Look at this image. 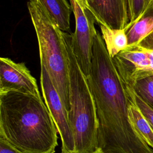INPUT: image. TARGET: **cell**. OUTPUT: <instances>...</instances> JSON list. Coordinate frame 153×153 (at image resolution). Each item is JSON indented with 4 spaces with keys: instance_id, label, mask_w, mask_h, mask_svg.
Listing matches in <instances>:
<instances>
[{
    "instance_id": "cell-1",
    "label": "cell",
    "mask_w": 153,
    "mask_h": 153,
    "mask_svg": "<svg viewBox=\"0 0 153 153\" xmlns=\"http://www.w3.org/2000/svg\"><path fill=\"white\" fill-rule=\"evenodd\" d=\"M57 129L41 97L0 93V138L22 153H54Z\"/></svg>"
},
{
    "instance_id": "cell-2",
    "label": "cell",
    "mask_w": 153,
    "mask_h": 153,
    "mask_svg": "<svg viewBox=\"0 0 153 153\" xmlns=\"http://www.w3.org/2000/svg\"><path fill=\"white\" fill-rule=\"evenodd\" d=\"M69 59V109L68 115L75 142V153H93L98 148V120L87 77L71 44V34L63 32Z\"/></svg>"
},
{
    "instance_id": "cell-3",
    "label": "cell",
    "mask_w": 153,
    "mask_h": 153,
    "mask_svg": "<svg viewBox=\"0 0 153 153\" xmlns=\"http://www.w3.org/2000/svg\"><path fill=\"white\" fill-rule=\"evenodd\" d=\"M27 5L38 39L41 65L48 72L68 111L69 59L63 32L36 0H29Z\"/></svg>"
},
{
    "instance_id": "cell-4",
    "label": "cell",
    "mask_w": 153,
    "mask_h": 153,
    "mask_svg": "<svg viewBox=\"0 0 153 153\" xmlns=\"http://www.w3.org/2000/svg\"><path fill=\"white\" fill-rule=\"evenodd\" d=\"M75 20V29L71 34L72 51L83 74L89 75L94 37L97 33L92 13L76 0H69Z\"/></svg>"
},
{
    "instance_id": "cell-5",
    "label": "cell",
    "mask_w": 153,
    "mask_h": 153,
    "mask_svg": "<svg viewBox=\"0 0 153 153\" xmlns=\"http://www.w3.org/2000/svg\"><path fill=\"white\" fill-rule=\"evenodd\" d=\"M112 60L126 85L132 87L137 81L153 76V50L128 45Z\"/></svg>"
},
{
    "instance_id": "cell-6",
    "label": "cell",
    "mask_w": 153,
    "mask_h": 153,
    "mask_svg": "<svg viewBox=\"0 0 153 153\" xmlns=\"http://www.w3.org/2000/svg\"><path fill=\"white\" fill-rule=\"evenodd\" d=\"M40 83L45 103L61 138V153H75V142L69 126L68 111L54 88L48 72L42 65H41Z\"/></svg>"
},
{
    "instance_id": "cell-7",
    "label": "cell",
    "mask_w": 153,
    "mask_h": 153,
    "mask_svg": "<svg viewBox=\"0 0 153 153\" xmlns=\"http://www.w3.org/2000/svg\"><path fill=\"white\" fill-rule=\"evenodd\" d=\"M17 91L41 97L36 79L24 63L0 58V93Z\"/></svg>"
},
{
    "instance_id": "cell-8",
    "label": "cell",
    "mask_w": 153,
    "mask_h": 153,
    "mask_svg": "<svg viewBox=\"0 0 153 153\" xmlns=\"http://www.w3.org/2000/svg\"><path fill=\"white\" fill-rule=\"evenodd\" d=\"M87 8L96 22L114 29H124L128 24L125 0H86Z\"/></svg>"
},
{
    "instance_id": "cell-9",
    "label": "cell",
    "mask_w": 153,
    "mask_h": 153,
    "mask_svg": "<svg viewBox=\"0 0 153 153\" xmlns=\"http://www.w3.org/2000/svg\"><path fill=\"white\" fill-rule=\"evenodd\" d=\"M126 87L128 97V116L130 123L136 134L153 149V130L134 101L133 88L127 85H126Z\"/></svg>"
},
{
    "instance_id": "cell-10",
    "label": "cell",
    "mask_w": 153,
    "mask_h": 153,
    "mask_svg": "<svg viewBox=\"0 0 153 153\" xmlns=\"http://www.w3.org/2000/svg\"><path fill=\"white\" fill-rule=\"evenodd\" d=\"M128 45H136L153 32V2L133 23L125 27Z\"/></svg>"
},
{
    "instance_id": "cell-11",
    "label": "cell",
    "mask_w": 153,
    "mask_h": 153,
    "mask_svg": "<svg viewBox=\"0 0 153 153\" xmlns=\"http://www.w3.org/2000/svg\"><path fill=\"white\" fill-rule=\"evenodd\" d=\"M50 16L58 27L64 32L70 30V17L73 12L66 0H36Z\"/></svg>"
},
{
    "instance_id": "cell-12",
    "label": "cell",
    "mask_w": 153,
    "mask_h": 153,
    "mask_svg": "<svg viewBox=\"0 0 153 153\" xmlns=\"http://www.w3.org/2000/svg\"><path fill=\"white\" fill-rule=\"evenodd\" d=\"M100 27L101 36L107 51L113 58L128 46V39L126 29H114L103 25H99Z\"/></svg>"
},
{
    "instance_id": "cell-13",
    "label": "cell",
    "mask_w": 153,
    "mask_h": 153,
    "mask_svg": "<svg viewBox=\"0 0 153 153\" xmlns=\"http://www.w3.org/2000/svg\"><path fill=\"white\" fill-rule=\"evenodd\" d=\"M132 88L139 97L153 108V76L137 81Z\"/></svg>"
},
{
    "instance_id": "cell-14",
    "label": "cell",
    "mask_w": 153,
    "mask_h": 153,
    "mask_svg": "<svg viewBox=\"0 0 153 153\" xmlns=\"http://www.w3.org/2000/svg\"><path fill=\"white\" fill-rule=\"evenodd\" d=\"M128 24L134 22L153 2V0H125Z\"/></svg>"
},
{
    "instance_id": "cell-15",
    "label": "cell",
    "mask_w": 153,
    "mask_h": 153,
    "mask_svg": "<svg viewBox=\"0 0 153 153\" xmlns=\"http://www.w3.org/2000/svg\"><path fill=\"white\" fill-rule=\"evenodd\" d=\"M132 88V87H131ZM133 95L134 101L139 107L143 115L145 117L153 130V108L144 102L140 97H139L133 89Z\"/></svg>"
},
{
    "instance_id": "cell-16",
    "label": "cell",
    "mask_w": 153,
    "mask_h": 153,
    "mask_svg": "<svg viewBox=\"0 0 153 153\" xmlns=\"http://www.w3.org/2000/svg\"><path fill=\"white\" fill-rule=\"evenodd\" d=\"M0 153H22L8 144L4 139L0 138Z\"/></svg>"
},
{
    "instance_id": "cell-17",
    "label": "cell",
    "mask_w": 153,
    "mask_h": 153,
    "mask_svg": "<svg viewBox=\"0 0 153 153\" xmlns=\"http://www.w3.org/2000/svg\"><path fill=\"white\" fill-rule=\"evenodd\" d=\"M138 45L145 48L153 50V32L143 39Z\"/></svg>"
},
{
    "instance_id": "cell-18",
    "label": "cell",
    "mask_w": 153,
    "mask_h": 153,
    "mask_svg": "<svg viewBox=\"0 0 153 153\" xmlns=\"http://www.w3.org/2000/svg\"><path fill=\"white\" fill-rule=\"evenodd\" d=\"M78 1L81 5L84 6L85 7L87 8V1L86 0H76Z\"/></svg>"
},
{
    "instance_id": "cell-19",
    "label": "cell",
    "mask_w": 153,
    "mask_h": 153,
    "mask_svg": "<svg viewBox=\"0 0 153 153\" xmlns=\"http://www.w3.org/2000/svg\"><path fill=\"white\" fill-rule=\"evenodd\" d=\"M93 153H105V152H103L100 148H99L97 151H96L95 152H93Z\"/></svg>"
}]
</instances>
